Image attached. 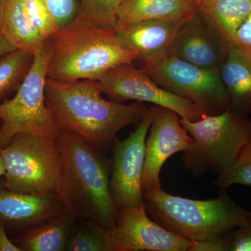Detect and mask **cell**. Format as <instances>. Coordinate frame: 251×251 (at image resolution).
<instances>
[{
    "label": "cell",
    "mask_w": 251,
    "mask_h": 251,
    "mask_svg": "<svg viewBox=\"0 0 251 251\" xmlns=\"http://www.w3.org/2000/svg\"><path fill=\"white\" fill-rule=\"evenodd\" d=\"M0 251H21L9 239L4 224L0 221Z\"/></svg>",
    "instance_id": "cell-30"
},
{
    "label": "cell",
    "mask_w": 251,
    "mask_h": 251,
    "mask_svg": "<svg viewBox=\"0 0 251 251\" xmlns=\"http://www.w3.org/2000/svg\"><path fill=\"white\" fill-rule=\"evenodd\" d=\"M143 69L168 92L191 100L206 115L229 108L228 97L220 70H206L167 50L145 59Z\"/></svg>",
    "instance_id": "cell-8"
},
{
    "label": "cell",
    "mask_w": 251,
    "mask_h": 251,
    "mask_svg": "<svg viewBox=\"0 0 251 251\" xmlns=\"http://www.w3.org/2000/svg\"><path fill=\"white\" fill-rule=\"evenodd\" d=\"M64 211L57 193L26 194L0 186V221L6 229L19 234Z\"/></svg>",
    "instance_id": "cell-14"
},
{
    "label": "cell",
    "mask_w": 251,
    "mask_h": 251,
    "mask_svg": "<svg viewBox=\"0 0 251 251\" xmlns=\"http://www.w3.org/2000/svg\"><path fill=\"white\" fill-rule=\"evenodd\" d=\"M232 42L251 53V11L246 21L238 29Z\"/></svg>",
    "instance_id": "cell-29"
},
{
    "label": "cell",
    "mask_w": 251,
    "mask_h": 251,
    "mask_svg": "<svg viewBox=\"0 0 251 251\" xmlns=\"http://www.w3.org/2000/svg\"><path fill=\"white\" fill-rule=\"evenodd\" d=\"M125 0H82L77 17L97 27L114 29L117 11Z\"/></svg>",
    "instance_id": "cell-23"
},
{
    "label": "cell",
    "mask_w": 251,
    "mask_h": 251,
    "mask_svg": "<svg viewBox=\"0 0 251 251\" xmlns=\"http://www.w3.org/2000/svg\"><path fill=\"white\" fill-rule=\"evenodd\" d=\"M67 251H116L112 230L90 220H77Z\"/></svg>",
    "instance_id": "cell-22"
},
{
    "label": "cell",
    "mask_w": 251,
    "mask_h": 251,
    "mask_svg": "<svg viewBox=\"0 0 251 251\" xmlns=\"http://www.w3.org/2000/svg\"><path fill=\"white\" fill-rule=\"evenodd\" d=\"M49 41L34 54L27 76L12 99L0 102V147L19 133L55 140L61 129L46 102Z\"/></svg>",
    "instance_id": "cell-6"
},
{
    "label": "cell",
    "mask_w": 251,
    "mask_h": 251,
    "mask_svg": "<svg viewBox=\"0 0 251 251\" xmlns=\"http://www.w3.org/2000/svg\"><path fill=\"white\" fill-rule=\"evenodd\" d=\"M31 24L44 41H49L60 28L54 22L43 0H23Z\"/></svg>",
    "instance_id": "cell-25"
},
{
    "label": "cell",
    "mask_w": 251,
    "mask_h": 251,
    "mask_svg": "<svg viewBox=\"0 0 251 251\" xmlns=\"http://www.w3.org/2000/svg\"><path fill=\"white\" fill-rule=\"evenodd\" d=\"M5 173H6V168H5L4 158L2 156V148L0 147V176H4Z\"/></svg>",
    "instance_id": "cell-33"
},
{
    "label": "cell",
    "mask_w": 251,
    "mask_h": 251,
    "mask_svg": "<svg viewBox=\"0 0 251 251\" xmlns=\"http://www.w3.org/2000/svg\"><path fill=\"white\" fill-rule=\"evenodd\" d=\"M34 55L14 50L0 56V102L16 92L30 71Z\"/></svg>",
    "instance_id": "cell-21"
},
{
    "label": "cell",
    "mask_w": 251,
    "mask_h": 251,
    "mask_svg": "<svg viewBox=\"0 0 251 251\" xmlns=\"http://www.w3.org/2000/svg\"><path fill=\"white\" fill-rule=\"evenodd\" d=\"M55 141L62 162L57 195L64 210L112 230L119 209L110 190L112 159L72 132L61 130Z\"/></svg>",
    "instance_id": "cell-2"
},
{
    "label": "cell",
    "mask_w": 251,
    "mask_h": 251,
    "mask_svg": "<svg viewBox=\"0 0 251 251\" xmlns=\"http://www.w3.org/2000/svg\"><path fill=\"white\" fill-rule=\"evenodd\" d=\"M112 235L116 251H189L191 244L157 224L144 205L119 209Z\"/></svg>",
    "instance_id": "cell-12"
},
{
    "label": "cell",
    "mask_w": 251,
    "mask_h": 251,
    "mask_svg": "<svg viewBox=\"0 0 251 251\" xmlns=\"http://www.w3.org/2000/svg\"><path fill=\"white\" fill-rule=\"evenodd\" d=\"M149 216L162 227L191 241H204L251 224V211L234 202L225 191L219 197L193 200L163 189L143 191Z\"/></svg>",
    "instance_id": "cell-4"
},
{
    "label": "cell",
    "mask_w": 251,
    "mask_h": 251,
    "mask_svg": "<svg viewBox=\"0 0 251 251\" xmlns=\"http://www.w3.org/2000/svg\"><path fill=\"white\" fill-rule=\"evenodd\" d=\"M181 122L193 140L181 161L194 177L208 172L224 174L251 140V120L229 109L219 115H204L198 121L181 118Z\"/></svg>",
    "instance_id": "cell-5"
},
{
    "label": "cell",
    "mask_w": 251,
    "mask_h": 251,
    "mask_svg": "<svg viewBox=\"0 0 251 251\" xmlns=\"http://www.w3.org/2000/svg\"><path fill=\"white\" fill-rule=\"evenodd\" d=\"M156 110L157 105L150 107L128 138H117L112 144L110 190L118 209L144 205L142 181L145 143Z\"/></svg>",
    "instance_id": "cell-9"
},
{
    "label": "cell",
    "mask_w": 251,
    "mask_h": 251,
    "mask_svg": "<svg viewBox=\"0 0 251 251\" xmlns=\"http://www.w3.org/2000/svg\"><path fill=\"white\" fill-rule=\"evenodd\" d=\"M192 1H194V2L198 5V8H199L200 5L202 4L206 0H192Z\"/></svg>",
    "instance_id": "cell-34"
},
{
    "label": "cell",
    "mask_w": 251,
    "mask_h": 251,
    "mask_svg": "<svg viewBox=\"0 0 251 251\" xmlns=\"http://www.w3.org/2000/svg\"><path fill=\"white\" fill-rule=\"evenodd\" d=\"M1 34L15 49L34 55L46 42L29 21L23 0H6Z\"/></svg>",
    "instance_id": "cell-19"
},
{
    "label": "cell",
    "mask_w": 251,
    "mask_h": 251,
    "mask_svg": "<svg viewBox=\"0 0 251 251\" xmlns=\"http://www.w3.org/2000/svg\"><path fill=\"white\" fill-rule=\"evenodd\" d=\"M46 102L61 130L72 132L106 152L119 132L138 124L148 108L136 101L125 104L102 97L97 81L61 82L47 77Z\"/></svg>",
    "instance_id": "cell-1"
},
{
    "label": "cell",
    "mask_w": 251,
    "mask_h": 251,
    "mask_svg": "<svg viewBox=\"0 0 251 251\" xmlns=\"http://www.w3.org/2000/svg\"><path fill=\"white\" fill-rule=\"evenodd\" d=\"M145 143L143 175L144 191L161 189L160 174L170 157L192 148L193 140L181 125V117L170 109L158 106Z\"/></svg>",
    "instance_id": "cell-11"
},
{
    "label": "cell",
    "mask_w": 251,
    "mask_h": 251,
    "mask_svg": "<svg viewBox=\"0 0 251 251\" xmlns=\"http://www.w3.org/2000/svg\"><path fill=\"white\" fill-rule=\"evenodd\" d=\"M14 50L16 49L10 45L9 43L6 40L2 34H0V56Z\"/></svg>",
    "instance_id": "cell-31"
},
{
    "label": "cell",
    "mask_w": 251,
    "mask_h": 251,
    "mask_svg": "<svg viewBox=\"0 0 251 251\" xmlns=\"http://www.w3.org/2000/svg\"><path fill=\"white\" fill-rule=\"evenodd\" d=\"M2 156L4 187L26 194H57L62 162L55 140L19 133L2 148Z\"/></svg>",
    "instance_id": "cell-7"
},
{
    "label": "cell",
    "mask_w": 251,
    "mask_h": 251,
    "mask_svg": "<svg viewBox=\"0 0 251 251\" xmlns=\"http://www.w3.org/2000/svg\"><path fill=\"white\" fill-rule=\"evenodd\" d=\"M6 2V0H0V34H1V28H2L3 18H4Z\"/></svg>",
    "instance_id": "cell-32"
},
{
    "label": "cell",
    "mask_w": 251,
    "mask_h": 251,
    "mask_svg": "<svg viewBox=\"0 0 251 251\" xmlns=\"http://www.w3.org/2000/svg\"><path fill=\"white\" fill-rule=\"evenodd\" d=\"M198 10L192 0H125L117 11L115 27L144 20L181 23Z\"/></svg>",
    "instance_id": "cell-17"
},
{
    "label": "cell",
    "mask_w": 251,
    "mask_h": 251,
    "mask_svg": "<svg viewBox=\"0 0 251 251\" xmlns=\"http://www.w3.org/2000/svg\"><path fill=\"white\" fill-rule=\"evenodd\" d=\"M199 10L223 37L232 42L251 11V0H206Z\"/></svg>",
    "instance_id": "cell-20"
},
{
    "label": "cell",
    "mask_w": 251,
    "mask_h": 251,
    "mask_svg": "<svg viewBox=\"0 0 251 251\" xmlns=\"http://www.w3.org/2000/svg\"><path fill=\"white\" fill-rule=\"evenodd\" d=\"M97 82L101 93L112 101L133 100L153 103L173 110L181 118L191 122L206 115L196 103L162 88L143 69H136L132 64L112 68Z\"/></svg>",
    "instance_id": "cell-10"
},
{
    "label": "cell",
    "mask_w": 251,
    "mask_h": 251,
    "mask_svg": "<svg viewBox=\"0 0 251 251\" xmlns=\"http://www.w3.org/2000/svg\"><path fill=\"white\" fill-rule=\"evenodd\" d=\"M180 23L144 20L114 28L119 42L125 49L145 59L169 50Z\"/></svg>",
    "instance_id": "cell-15"
},
{
    "label": "cell",
    "mask_w": 251,
    "mask_h": 251,
    "mask_svg": "<svg viewBox=\"0 0 251 251\" xmlns=\"http://www.w3.org/2000/svg\"><path fill=\"white\" fill-rule=\"evenodd\" d=\"M137 58L138 54L120 44L113 29L76 16L49 40L47 77L61 82L97 81L112 68Z\"/></svg>",
    "instance_id": "cell-3"
},
{
    "label": "cell",
    "mask_w": 251,
    "mask_h": 251,
    "mask_svg": "<svg viewBox=\"0 0 251 251\" xmlns=\"http://www.w3.org/2000/svg\"><path fill=\"white\" fill-rule=\"evenodd\" d=\"M229 43L198 10L180 23L170 50L179 59L202 69L220 70Z\"/></svg>",
    "instance_id": "cell-13"
},
{
    "label": "cell",
    "mask_w": 251,
    "mask_h": 251,
    "mask_svg": "<svg viewBox=\"0 0 251 251\" xmlns=\"http://www.w3.org/2000/svg\"><path fill=\"white\" fill-rule=\"evenodd\" d=\"M77 220L66 211L11 239L21 251H64Z\"/></svg>",
    "instance_id": "cell-18"
},
{
    "label": "cell",
    "mask_w": 251,
    "mask_h": 251,
    "mask_svg": "<svg viewBox=\"0 0 251 251\" xmlns=\"http://www.w3.org/2000/svg\"><path fill=\"white\" fill-rule=\"evenodd\" d=\"M232 230L206 240L191 241L189 251H229Z\"/></svg>",
    "instance_id": "cell-27"
},
{
    "label": "cell",
    "mask_w": 251,
    "mask_h": 251,
    "mask_svg": "<svg viewBox=\"0 0 251 251\" xmlns=\"http://www.w3.org/2000/svg\"><path fill=\"white\" fill-rule=\"evenodd\" d=\"M232 184L251 186V140L242 148L233 165L212 181L213 186L221 191Z\"/></svg>",
    "instance_id": "cell-24"
},
{
    "label": "cell",
    "mask_w": 251,
    "mask_h": 251,
    "mask_svg": "<svg viewBox=\"0 0 251 251\" xmlns=\"http://www.w3.org/2000/svg\"><path fill=\"white\" fill-rule=\"evenodd\" d=\"M229 251H251V224L232 231Z\"/></svg>",
    "instance_id": "cell-28"
},
{
    "label": "cell",
    "mask_w": 251,
    "mask_h": 251,
    "mask_svg": "<svg viewBox=\"0 0 251 251\" xmlns=\"http://www.w3.org/2000/svg\"><path fill=\"white\" fill-rule=\"evenodd\" d=\"M228 97L229 110L248 117L251 114V53L232 42L220 69Z\"/></svg>",
    "instance_id": "cell-16"
},
{
    "label": "cell",
    "mask_w": 251,
    "mask_h": 251,
    "mask_svg": "<svg viewBox=\"0 0 251 251\" xmlns=\"http://www.w3.org/2000/svg\"><path fill=\"white\" fill-rule=\"evenodd\" d=\"M50 14L59 28L72 22L75 11V0H43Z\"/></svg>",
    "instance_id": "cell-26"
}]
</instances>
